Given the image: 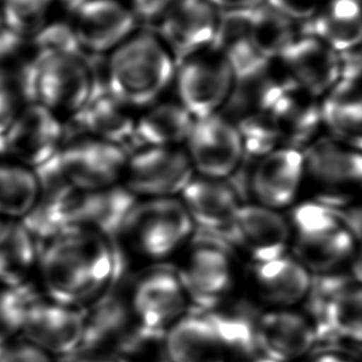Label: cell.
Segmentation results:
<instances>
[{"label": "cell", "instance_id": "33", "mask_svg": "<svg viewBox=\"0 0 362 362\" xmlns=\"http://www.w3.org/2000/svg\"><path fill=\"white\" fill-rule=\"evenodd\" d=\"M215 44L226 56L237 82L256 75L271 61L262 55L255 44L245 13L223 14Z\"/></svg>", "mask_w": 362, "mask_h": 362}, {"label": "cell", "instance_id": "25", "mask_svg": "<svg viewBox=\"0 0 362 362\" xmlns=\"http://www.w3.org/2000/svg\"><path fill=\"white\" fill-rule=\"evenodd\" d=\"M171 362H235L216 325L205 313L181 317L165 332Z\"/></svg>", "mask_w": 362, "mask_h": 362}, {"label": "cell", "instance_id": "32", "mask_svg": "<svg viewBox=\"0 0 362 362\" xmlns=\"http://www.w3.org/2000/svg\"><path fill=\"white\" fill-rule=\"evenodd\" d=\"M303 31L337 54L350 50L362 39V0H324Z\"/></svg>", "mask_w": 362, "mask_h": 362}, {"label": "cell", "instance_id": "28", "mask_svg": "<svg viewBox=\"0 0 362 362\" xmlns=\"http://www.w3.org/2000/svg\"><path fill=\"white\" fill-rule=\"evenodd\" d=\"M325 136L362 151V78L341 77L322 98Z\"/></svg>", "mask_w": 362, "mask_h": 362}, {"label": "cell", "instance_id": "6", "mask_svg": "<svg viewBox=\"0 0 362 362\" xmlns=\"http://www.w3.org/2000/svg\"><path fill=\"white\" fill-rule=\"evenodd\" d=\"M192 217L181 200L149 199L132 209L122 230L134 251L149 258H165L187 243L194 231Z\"/></svg>", "mask_w": 362, "mask_h": 362}, {"label": "cell", "instance_id": "12", "mask_svg": "<svg viewBox=\"0 0 362 362\" xmlns=\"http://www.w3.org/2000/svg\"><path fill=\"white\" fill-rule=\"evenodd\" d=\"M33 170L39 182V197L35 206L21 223L34 238L52 240L72 230L83 192L76 189L67 179L59 153Z\"/></svg>", "mask_w": 362, "mask_h": 362}, {"label": "cell", "instance_id": "31", "mask_svg": "<svg viewBox=\"0 0 362 362\" xmlns=\"http://www.w3.org/2000/svg\"><path fill=\"white\" fill-rule=\"evenodd\" d=\"M194 122L175 97H163L138 111L134 138L141 146H184Z\"/></svg>", "mask_w": 362, "mask_h": 362}, {"label": "cell", "instance_id": "35", "mask_svg": "<svg viewBox=\"0 0 362 362\" xmlns=\"http://www.w3.org/2000/svg\"><path fill=\"white\" fill-rule=\"evenodd\" d=\"M36 261L35 238L23 223L0 226V283L6 288L23 286Z\"/></svg>", "mask_w": 362, "mask_h": 362}, {"label": "cell", "instance_id": "30", "mask_svg": "<svg viewBox=\"0 0 362 362\" xmlns=\"http://www.w3.org/2000/svg\"><path fill=\"white\" fill-rule=\"evenodd\" d=\"M42 55L29 36L0 28V85L24 103L35 101L36 72Z\"/></svg>", "mask_w": 362, "mask_h": 362}, {"label": "cell", "instance_id": "38", "mask_svg": "<svg viewBox=\"0 0 362 362\" xmlns=\"http://www.w3.org/2000/svg\"><path fill=\"white\" fill-rule=\"evenodd\" d=\"M118 362H171L165 349V334L136 327L117 352Z\"/></svg>", "mask_w": 362, "mask_h": 362}, {"label": "cell", "instance_id": "37", "mask_svg": "<svg viewBox=\"0 0 362 362\" xmlns=\"http://www.w3.org/2000/svg\"><path fill=\"white\" fill-rule=\"evenodd\" d=\"M57 0H0L1 28L19 35H36L55 16Z\"/></svg>", "mask_w": 362, "mask_h": 362}, {"label": "cell", "instance_id": "15", "mask_svg": "<svg viewBox=\"0 0 362 362\" xmlns=\"http://www.w3.org/2000/svg\"><path fill=\"white\" fill-rule=\"evenodd\" d=\"M72 28L83 55L107 56L139 29V23L122 0H82Z\"/></svg>", "mask_w": 362, "mask_h": 362}, {"label": "cell", "instance_id": "50", "mask_svg": "<svg viewBox=\"0 0 362 362\" xmlns=\"http://www.w3.org/2000/svg\"><path fill=\"white\" fill-rule=\"evenodd\" d=\"M0 226H1V223H0Z\"/></svg>", "mask_w": 362, "mask_h": 362}, {"label": "cell", "instance_id": "36", "mask_svg": "<svg viewBox=\"0 0 362 362\" xmlns=\"http://www.w3.org/2000/svg\"><path fill=\"white\" fill-rule=\"evenodd\" d=\"M39 182L30 168L16 161H0V215L25 218L35 206Z\"/></svg>", "mask_w": 362, "mask_h": 362}, {"label": "cell", "instance_id": "43", "mask_svg": "<svg viewBox=\"0 0 362 362\" xmlns=\"http://www.w3.org/2000/svg\"><path fill=\"white\" fill-rule=\"evenodd\" d=\"M0 362H51L47 354L29 342L8 345L0 351Z\"/></svg>", "mask_w": 362, "mask_h": 362}, {"label": "cell", "instance_id": "23", "mask_svg": "<svg viewBox=\"0 0 362 362\" xmlns=\"http://www.w3.org/2000/svg\"><path fill=\"white\" fill-rule=\"evenodd\" d=\"M250 287L269 309H293L310 296L313 274L288 253L271 261L252 263Z\"/></svg>", "mask_w": 362, "mask_h": 362}, {"label": "cell", "instance_id": "39", "mask_svg": "<svg viewBox=\"0 0 362 362\" xmlns=\"http://www.w3.org/2000/svg\"><path fill=\"white\" fill-rule=\"evenodd\" d=\"M33 299L35 298L23 286L0 291V351L16 332H21L26 309Z\"/></svg>", "mask_w": 362, "mask_h": 362}, {"label": "cell", "instance_id": "5", "mask_svg": "<svg viewBox=\"0 0 362 362\" xmlns=\"http://www.w3.org/2000/svg\"><path fill=\"white\" fill-rule=\"evenodd\" d=\"M175 98L195 119L226 111L237 87L235 71L214 44L176 61Z\"/></svg>", "mask_w": 362, "mask_h": 362}, {"label": "cell", "instance_id": "19", "mask_svg": "<svg viewBox=\"0 0 362 362\" xmlns=\"http://www.w3.org/2000/svg\"><path fill=\"white\" fill-rule=\"evenodd\" d=\"M253 160L250 189L255 202L278 211L292 206L303 192L304 151L279 146Z\"/></svg>", "mask_w": 362, "mask_h": 362}, {"label": "cell", "instance_id": "18", "mask_svg": "<svg viewBox=\"0 0 362 362\" xmlns=\"http://www.w3.org/2000/svg\"><path fill=\"white\" fill-rule=\"evenodd\" d=\"M21 332L26 341L47 355L74 357L85 334V313L59 303L33 299L26 309Z\"/></svg>", "mask_w": 362, "mask_h": 362}, {"label": "cell", "instance_id": "42", "mask_svg": "<svg viewBox=\"0 0 362 362\" xmlns=\"http://www.w3.org/2000/svg\"><path fill=\"white\" fill-rule=\"evenodd\" d=\"M23 106H25V103L13 90L0 85V141L16 121Z\"/></svg>", "mask_w": 362, "mask_h": 362}, {"label": "cell", "instance_id": "41", "mask_svg": "<svg viewBox=\"0 0 362 362\" xmlns=\"http://www.w3.org/2000/svg\"><path fill=\"white\" fill-rule=\"evenodd\" d=\"M173 1L174 0H129L127 4L138 23H146L153 28Z\"/></svg>", "mask_w": 362, "mask_h": 362}, {"label": "cell", "instance_id": "7", "mask_svg": "<svg viewBox=\"0 0 362 362\" xmlns=\"http://www.w3.org/2000/svg\"><path fill=\"white\" fill-rule=\"evenodd\" d=\"M35 101L60 119H74L96 92L90 59L83 54L44 56L36 72Z\"/></svg>", "mask_w": 362, "mask_h": 362}, {"label": "cell", "instance_id": "49", "mask_svg": "<svg viewBox=\"0 0 362 362\" xmlns=\"http://www.w3.org/2000/svg\"><path fill=\"white\" fill-rule=\"evenodd\" d=\"M0 28H1V18H0Z\"/></svg>", "mask_w": 362, "mask_h": 362}, {"label": "cell", "instance_id": "13", "mask_svg": "<svg viewBox=\"0 0 362 362\" xmlns=\"http://www.w3.org/2000/svg\"><path fill=\"white\" fill-rule=\"evenodd\" d=\"M223 13L209 0H174L151 30L176 61L216 42Z\"/></svg>", "mask_w": 362, "mask_h": 362}, {"label": "cell", "instance_id": "22", "mask_svg": "<svg viewBox=\"0 0 362 362\" xmlns=\"http://www.w3.org/2000/svg\"><path fill=\"white\" fill-rule=\"evenodd\" d=\"M315 297L312 320L319 340H330L362 346V286L332 281Z\"/></svg>", "mask_w": 362, "mask_h": 362}, {"label": "cell", "instance_id": "48", "mask_svg": "<svg viewBox=\"0 0 362 362\" xmlns=\"http://www.w3.org/2000/svg\"><path fill=\"white\" fill-rule=\"evenodd\" d=\"M74 362H118L115 357L105 355H81L74 357Z\"/></svg>", "mask_w": 362, "mask_h": 362}, {"label": "cell", "instance_id": "47", "mask_svg": "<svg viewBox=\"0 0 362 362\" xmlns=\"http://www.w3.org/2000/svg\"><path fill=\"white\" fill-rule=\"evenodd\" d=\"M309 362H355L351 361L350 358H347L344 355L337 354V352H322L319 354L317 356L314 357L312 361Z\"/></svg>", "mask_w": 362, "mask_h": 362}, {"label": "cell", "instance_id": "11", "mask_svg": "<svg viewBox=\"0 0 362 362\" xmlns=\"http://www.w3.org/2000/svg\"><path fill=\"white\" fill-rule=\"evenodd\" d=\"M61 166L71 184L81 192L115 187L126 171L128 153L124 146L95 136H75L59 151Z\"/></svg>", "mask_w": 362, "mask_h": 362}, {"label": "cell", "instance_id": "14", "mask_svg": "<svg viewBox=\"0 0 362 362\" xmlns=\"http://www.w3.org/2000/svg\"><path fill=\"white\" fill-rule=\"evenodd\" d=\"M64 123L39 103H26L1 141L4 154L35 169L60 151L65 143Z\"/></svg>", "mask_w": 362, "mask_h": 362}, {"label": "cell", "instance_id": "17", "mask_svg": "<svg viewBox=\"0 0 362 362\" xmlns=\"http://www.w3.org/2000/svg\"><path fill=\"white\" fill-rule=\"evenodd\" d=\"M259 356L273 362H298L319 341L312 319L293 309H268L255 320Z\"/></svg>", "mask_w": 362, "mask_h": 362}, {"label": "cell", "instance_id": "9", "mask_svg": "<svg viewBox=\"0 0 362 362\" xmlns=\"http://www.w3.org/2000/svg\"><path fill=\"white\" fill-rule=\"evenodd\" d=\"M184 149L197 175L217 180L235 175L247 158L236 123L225 112L195 119Z\"/></svg>", "mask_w": 362, "mask_h": 362}, {"label": "cell", "instance_id": "24", "mask_svg": "<svg viewBox=\"0 0 362 362\" xmlns=\"http://www.w3.org/2000/svg\"><path fill=\"white\" fill-rule=\"evenodd\" d=\"M181 197L194 226L199 227L209 237L227 240L242 205L230 182L194 176L181 192Z\"/></svg>", "mask_w": 362, "mask_h": 362}, {"label": "cell", "instance_id": "46", "mask_svg": "<svg viewBox=\"0 0 362 362\" xmlns=\"http://www.w3.org/2000/svg\"><path fill=\"white\" fill-rule=\"evenodd\" d=\"M354 283L362 286V241L357 242L356 251L349 263Z\"/></svg>", "mask_w": 362, "mask_h": 362}, {"label": "cell", "instance_id": "21", "mask_svg": "<svg viewBox=\"0 0 362 362\" xmlns=\"http://www.w3.org/2000/svg\"><path fill=\"white\" fill-rule=\"evenodd\" d=\"M277 60L294 85L320 100L341 78L340 54L304 31Z\"/></svg>", "mask_w": 362, "mask_h": 362}, {"label": "cell", "instance_id": "10", "mask_svg": "<svg viewBox=\"0 0 362 362\" xmlns=\"http://www.w3.org/2000/svg\"><path fill=\"white\" fill-rule=\"evenodd\" d=\"M195 171L184 146H141L128 154L126 189L136 197H173L184 192Z\"/></svg>", "mask_w": 362, "mask_h": 362}, {"label": "cell", "instance_id": "26", "mask_svg": "<svg viewBox=\"0 0 362 362\" xmlns=\"http://www.w3.org/2000/svg\"><path fill=\"white\" fill-rule=\"evenodd\" d=\"M271 116L282 146L304 151L325 136L322 100L297 86L282 97Z\"/></svg>", "mask_w": 362, "mask_h": 362}, {"label": "cell", "instance_id": "3", "mask_svg": "<svg viewBox=\"0 0 362 362\" xmlns=\"http://www.w3.org/2000/svg\"><path fill=\"white\" fill-rule=\"evenodd\" d=\"M292 256L310 273L332 274L349 264L356 251V230L341 212L308 200L293 209Z\"/></svg>", "mask_w": 362, "mask_h": 362}, {"label": "cell", "instance_id": "8", "mask_svg": "<svg viewBox=\"0 0 362 362\" xmlns=\"http://www.w3.org/2000/svg\"><path fill=\"white\" fill-rule=\"evenodd\" d=\"M176 273L189 303L200 312L222 307L236 287L235 262L226 247L212 237L192 242Z\"/></svg>", "mask_w": 362, "mask_h": 362}, {"label": "cell", "instance_id": "34", "mask_svg": "<svg viewBox=\"0 0 362 362\" xmlns=\"http://www.w3.org/2000/svg\"><path fill=\"white\" fill-rule=\"evenodd\" d=\"M247 25L258 50L267 60H276L302 35L303 26L268 3L245 13Z\"/></svg>", "mask_w": 362, "mask_h": 362}, {"label": "cell", "instance_id": "29", "mask_svg": "<svg viewBox=\"0 0 362 362\" xmlns=\"http://www.w3.org/2000/svg\"><path fill=\"white\" fill-rule=\"evenodd\" d=\"M136 110L107 90L92 96L72 121L82 134L124 146L136 134Z\"/></svg>", "mask_w": 362, "mask_h": 362}, {"label": "cell", "instance_id": "2", "mask_svg": "<svg viewBox=\"0 0 362 362\" xmlns=\"http://www.w3.org/2000/svg\"><path fill=\"white\" fill-rule=\"evenodd\" d=\"M176 59L151 29L139 28L105 57L107 90L139 111L165 97Z\"/></svg>", "mask_w": 362, "mask_h": 362}, {"label": "cell", "instance_id": "4", "mask_svg": "<svg viewBox=\"0 0 362 362\" xmlns=\"http://www.w3.org/2000/svg\"><path fill=\"white\" fill-rule=\"evenodd\" d=\"M304 190L337 211L362 204V151L320 138L304 151Z\"/></svg>", "mask_w": 362, "mask_h": 362}, {"label": "cell", "instance_id": "44", "mask_svg": "<svg viewBox=\"0 0 362 362\" xmlns=\"http://www.w3.org/2000/svg\"><path fill=\"white\" fill-rule=\"evenodd\" d=\"M341 77L362 78V39L350 50L340 54Z\"/></svg>", "mask_w": 362, "mask_h": 362}, {"label": "cell", "instance_id": "16", "mask_svg": "<svg viewBox=\"0 0 362 362\" xmlns=\"http://www.w3.org/2000/svg\"><path fill=\"white\" fill-rule=\"evenodd\" d=\"M185 289L175 269L156 268L136 282L132 293V314L139 327L165 334L189 307Z\"/></svg>", "mask_w": 362, "mask_h": 362}, {"label": "cell", "instance_id": "27", "mask_svg": "<svg viewBox=\"0 0 362 362\" xmlns=\"http://www.w3.org/2000/svg\"><path fill=\"white\" fill-rule=\"evenodd\" d=\"M136 197L122 187H106L96 192H83L76 210L72 230L93 232L115 241L136 206Z\"/></svg>", "mask_w": 362, "mask_h": 362}, {"label": "cell", "instance_id": "1", "mask_svg": "<svg viewBox=\"0 0 362 362\" xmlns=\"http://www.w3.org/2000/svg\"><path fill=\"white\" fill-rule=\"evenodd\" d=\"M40 269L52 302L75 307L108 292L124 272V259L105 237L70 230L50 240Z\"/></svg>", "mask_w": 362, "mask_h": 362}, {"label": "cell", "instance_id": "45", "mask_svg": "<svg viewBox=\"0 0 362 362\" xmlns=\"http://www.w3.org/2000/svg\"><path fill=\"white\" fill-rule=\"evenodd\" d=\"M223 14L247 13L266 4L268 0H209Z\"/></svg>", "mask_w": 362, "mask_h": 362}, {"label": "cell", "instance_id": "20", "mask_svg": "<svg viewBox=\"0 0 362 362\" xmlns=\"http://www.w3.org/2000/svg\"><path fill=\"white\" fill-rule=\"evenodd\" d=\"M227 240L252 263L271 261L291 250V225L278 210L256 202L242 204Z\"/></svg>", "mask_w": 362, "mask_h": 362}, {"label": "cell", "instance_id": "40", "mask_svg": "<svg viewBox=\"0 0 362 362\" xmlns=\"http://www.w3.org/2000/svg\"><path fill=\"white\" fill-rule=\"evenodd\" d=\"M267 3L303 25L317 13L324 0H268Z\"/></svg>", "mask_w": 362, "mask_h": 362}]
</instances>
